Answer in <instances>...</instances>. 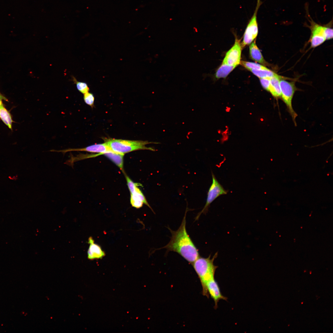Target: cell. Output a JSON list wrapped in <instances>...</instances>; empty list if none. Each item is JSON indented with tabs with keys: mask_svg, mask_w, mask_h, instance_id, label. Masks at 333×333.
<instances>
[{
	"mask_svg": "<svg viewBox=\"0 0 333 333\" xmlns=\"http://www.w3.org/2000/svg\"><path fill=\"white\" fill-rule=\"evenodd\" d=\"M102 155H104L109 158L120 169L124 174H125L123 167L124 154L112 151L106 152Z\"/></svg>",
	"mask_w": 333,
	"mask_h": 333,
	"instance_id": "cell-14",
	"label": "cell"
},
{
	"mask_svg": "<svg viewBox=\"0 0 333 333\" xmlns=\"http://www.w3.org/2000/svg\"><path fill=\"white\" fill-rule=\"evenodd\" d=\"M3 100L7 101L6 98L3 96L0 92V107L3 105L2 103V100Z\"/></svg>",
	"mask_w": 333,
	"mask_h": 333,
	"instance_id": "cell-25",
	"label": "cell"
},
{
	"mask_svg": "<svg viewBox=\"0 0 333 333\" xmlns=\"http://www.w3.org/2000/svg\"><path fill=\"white\" fill-rule=\"evenodd\" d=\"M217 255L218 252H216L212 258L211 255L207 258L199 256L192 264L200 279L202 287L203 294L208 298L209 295L206 284L210 280L214 278L215 272L218 267L214 265L213 262Z\"/></svg>",
	"mask_w": 333,
	"mask_h": 333,
	"instance_id": "cell-2",
	"label": "cell"
},
{
	"mask_svg": "<svg viewBox=\"0 0 333 333\" xmlns=\"http://www.w3.org/2000/svg\"><path fill=\"white\" fill-rule=\"evenodd\" d=\"M124 174L129 189L130 194H132L135 191L136 187L138 186V184L134 183L125 174Z\"/></svg>",
	"mask_w": 333,
	"mask_h": 333,
	"instance_id": "cell-23",
	"label": "cell"
},
{
	"mask_svg": "<svg viewBox=\"0 0 333 333\" xmlns=\"http://www.w3.org/2000/svg\"><path fill=\"white\" fill-rule=\"evenodd\" d=\"M105 143L111 149L117 153L124 154L133 151L147 150L155 151L153 148L147 147L146 145L150 143L158 144V142L148 141H135L127 140L105 138Z\"/></svg>",
	"mask_w": 333,
	"mask_h": 333,
	"instance_id": "cell-3",
	"label": "cell"
},
{
	"mask_svg": "<svg viewBox=\"0 0 333 333\" xmlns=\"http://www.w3.org/2000/svg\"><path fill=\"white\" fill-rule=\"evenodd\" d=\"M249 71L260 79L270 78L278 75L268 68L264 69H251Z\"/></svg>",
	"mask_w": 333,
	"mask_h": 333,
	"instance_id": "cell-17",
	"label": "cell"
},
{
	"mask_svg": "<svg viewBox=\"0 0 333 333\" xmlns=\"http://www.w3.org/2000/svg\"><path fill=\"white\" fill-rule=\"evenodd\" d=\"M72 151H86L92 153H98L97 154H92V157L102 155L104 153L114 151H113L105 143L102 144H95L90 145L84 148H68L63 150H52L50 151L61 152L65 154L67 152Z\"/></svg>",
	"mask_w": 333,
	"mask_h": 333,
	"instance_id": "cell-8",
	"label": "cell"
},
{
	"mask_svg": "<svg viewBox=\"0 0 333 333\" xmlns=\"http://www.w3.org/2000/svg\"><path fill=\"white\" fill-rule=\"evenodd\" d=\"M261 4V0H257L254 12L249 21L244 33L243 41L241 45L242 47L251 43L257 35L258 26L257 16L258 10Z\"/></svg>",
	"mask_w": 333,
	"mask_h": 333,
	"instance_id": "cell-6",
	"label": "cell"
},
{
	"mask_svg": "<svg viewBox=\"0 0 333 333\" xmlns=\"http://www.w3.org/2000/svg\"><path fill=\"white\" fill-rule=\"evenodd\" d=\"M282 77L278 75L270 79V86L269 92L276 99L281 98L280 81Z\"/></svg>",
	"mask_w": 333,
	"mask_h": 333,
	"instance_id": "cell-12",
	"label": "cell"
},
{
	"mask_svg": "<svg viewBox=\"0 0 333 333\" xmlns=\"http://www.w3.org/2000/svg\"><path fill=\"white\" fill-rule=\"evenodd\" d=\"M130 202L131 205L137 208H141L144 204L142 201L132 194H130Z\"/></svg>",
	"mask_w": 333,
	"mask_h": 333,
	"instance_id": "cell-22",
	"label": "cell"
},
{
	"mask_svg": "<svg viewBox=\"0 0 333 333\" xmlns=\"http://www.w3.org/2000/svg\"><path fill=\"white\" fill-rule=\"evenodd\" d=\"M270 78L260 79V82L262 87L268 91H269L270 86Z\"/></svg>",
	"mask_w": 333,
	"mask_h": 333,
	"instance_id": "cell-24",
	"label": "cell"
},
{
	"mask_svg": "<svg viewBox=\"0 0 333 333\" xmlns=\"http://www.w3.org/2000/svg\"><path fill=\"white\" fill-rule=\"evenodd\" d=\"M281 91V98L285 104L295 125H296V118L297 114L294 110L292 100L296 88L294 82H288L282 79L280 81Z\"/></svg>",
	"mask_w": 333,
	"mask_h": 333,
	"instance_id": "cell-4",
	"label": "cell"
},
{
	"mask_svg": "<svg viewBox=\"0 0 333 333\" xmlns=\"http://www.w3.org/2000/svg\"><path fill=\"white\" fill-rule=\"evenodd\" d=\"M0 118L9 129H12L13 120L11 116L3 105L0 107Z\"/></svg>",
	"mask_w": 333,
	"mask_h": 333,
	"instance_id": "cell-16",
	"label": "cell"
},
{
	"mask_svg": "<svg viewBox=\"0 0 333 333\" xmlns=\"http://www.w3.org/2000/svg\"><path fill=\"white\" fill-rule=\"evenodd\" d=\"M187 211V208L181 224L177 230H172L168 227L171 234L170 240L165 246L159 249H165L167 252H177L192 264L199 256L198 249L187 231L186 216Z\"/></svg>",
	"mask_w": 333,
	"mask_h": 333,
	"instance_id": "cell-1",
	"label": "cell"
},
{
	"mask_svg": "<svg viewBox=\"0 0 333 333\" xmlns=\"http://www.w3.org/2000/svg\"><path fill=\"white\" fill-rule=\"evenodd\" d=\"M236 67L222 64L215 73L217 78H225L232 72Z\"/></svg>",
	"mask_w": 333,
	"mask_h": 333,
	"instance_id": "cell-15",
	"label": "cell"
},
{
	"mask_svg": "<svg viewBox=\"0 0 333 333\" xmlns=\"http://www.w3.org/2000/svg\"><path fill=\"white\" fill-rule=\"evenodd\" d=\"M212 181L208 190L206 204L202 210L196 216L195 220H197L202 214H205L208 211L210 204L217 198L224 195H226L228 191L226 190L216 179L214 174L212 172Z\"/></svg>",
	"mask_w": 333,
	"mask_h": 333,
	"instance_id": "cell-5",
	"label": "cell"
},
{
	"mask_svg": "<svg viewBox=\"0 0 333 333\" xmlns=\"http://www.w3.org/2000/svg\"><path fill=\"white\" fill-rule=\"evenodd\" d=\"M240 63L243 66L249 70L251 69H264L267 68L262 65L255 63L245 61H241Z\"/></svg>",
	"mask_w": 333,
	"mask_h": 333,
	"instance_id": "cell-18",
	"label": "cell"
},
{
	"mask_svg": "<svg viewBox=\"0 0 333 333\" xmlns=\"http://www.w3.org/2000/svg\"><path fill=\"white\" fill-rule=\"evenodd\" d=\"M138 186L136 187L135 190L134 192L132 194H132L134 195L138 199L142 201L144 204H145L147 206H148L149 208H150L151 209V210H152V211L154 212L153 210H152L151 207L150 206L149 204H148V202H147L145 198V197L143 195V194L142 193L141 190L139 189V188L138 187Z\"/></svg>",
	"mask_w": 333,
	"mask_h": 333,
	"instance_id": "cell-19",
	"label": "cell"
},
{
	"mask_svg": "<svg viewBox=\"0 0 333 333\" xmlns=\"http://www.w3.org/2000/svg\"><path fill=\"white\" fill-rule=\"evenodd\" d=\"M88 243L89 247L87 252L88 257L91 260L101 259L105 255V252L101 246L94 242L92 237H89Z\"/></svg>",
	"mask_w": 333,
	"mask_h": 333,
	"instance_id": "cell-11",
	"label": "cell"
},
{
	"mask_svg": "<svg viewBox=\"0 0 333 333\" xmlns=\"http://www.w3.org/2000/svg\"><path fill=\"white\" fill-rule=\"evenodd\" d=\"M241 46L239 40L236 39L235 43L226 53L222 64L236 67L240 62Z\"/></svg>",
	"mask_w": 333,
	"mask_h": 333,
	"instance_id": "cell-9",
	"label": "cell"
},
{
	"mask_svg": "<svg viewBox=\"0 0 333 333\" xmlns=\"http://www.w3.org/2000/svg\"><path fill=\"white\" fill-rule=\"evenodd\" d=\"M310 26L309 27L311 31L310 42L311 46L314 47L323 43L326 40L325 31L326 26L319 25L310 18Z\"/></svg>",
	"mask_w": 333,
	"mask_h": 333,
	"instance_id": "cell-7",
	"label": "cell"
},
{
	"mask_svg": "<svg viewBox=\"0 0 333 333\" xmlns=\"http://www.w3.org/2000/svg\"><path fill=\"white\" fill-rule=\"evenodd\" d=\"M206 287L208 294L214 300L215 309L217 308L218 303L220 300H227V298L222 295L218 284L214 278L207 282Z\"/></svg>",
	"mask_w": 333,
	"mask_h": 333,
	"instance_id": "cell-10",
	"label": "cell"
},
{
	"mask_svg": "<svg viewBox=\"0 0 333 333\" xmlns=\"http://www.w3.org/2000/svg\"><path fill=\"white\" fill-rule=\"evenodd\" d=\"M249 50L250 55L253 60L263 65H266L267 64L256 45L255 41L250 44Z\"/></svg>",
	"mask_w": 333,
	"mask_h": 333,
	"instance_id": "cell-13",
	"label": "cell"
},
{
	"mask_svg": "<svg viewBox=\"0 0 333 333\" xmlns=\"http://www.w3.org/2000/svg\"><path fill=\"white\" fill-rule=\"evenodd\" d=\"M83 99L86 104L92 107H93L94 97L92 93L88 92L84 94Z\"/></svg>",
	"mask_w": 333,
	"mask_h": 333,
	"instance_id": "cell-21",
	"label": "cell"
},
{
	"mask_svg": "<svg viewBox=\"0 0 333 333\" xmlns=\"http://www.w3.org/2000/svg\"><path fill=\"white\" fill-rule=\"evenodd\" d=\"M73 81L76 85L77 90L81 93L84 94L89 91V88L87 84L85 82L77 81L74 78Z\"/></svg>",
	"mask_w": 333,
	"mask_h": 333,
	"instance_id": "cell-20",
	"label": "cell"
}]
</instances>
